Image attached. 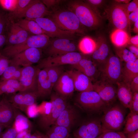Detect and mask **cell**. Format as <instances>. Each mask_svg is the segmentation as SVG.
Listing matches in <instances>:
<instances>
[{
    "label": "cell",
    "mask_w": 138,
    "mask_h": 138,
    "mask_svg": "<svg viewBox=\"0 0 138 138\" xmlns=\"http://www.w3.org/2000/svg\"><path fill=\"white\" fill-rule=\"evenodd\" d=\"M74 104L79 109L91 115L103 113L110 107L94 90L79 93Z\"/></svg>",
    "instance_id": "1"
},
{
    "label": "cell",
    "mask_w": 138,
    "mask_h": 138,
    "mask_svg": "<svg viewBox=\"0 0 138 138\" xmlns=\"http://www.w3.org/2000/svg\"><path fill=\"white\" fill-rule=\"evenodd\" d=\"M67 6L68 9L75 14L84 26L94 29L100 25L101 17L99 12L94 10L85 2L71 1L68 3Z\"/></svg>",
    "instance_id": "2"
},
{
    "label": "cell",
    "mask_w": 138,
    "mask_h": 138,
    "mask_svg": "<svg viewBox=\"0 0 138 138\" xmlns=\"http://www.w3.org/2000/svg\"><path fill=\"white\" fill-rule=\"evenodd\" d=\"M125 108L120 103L115 102L104 112L100 117L103 132L121 131L123 127L126 117Z\"/></svg>",
    "instance_id": "3"
},
{
    "label": "cell",
    "mask_w": 138,
    "mask_h": 138,
    "mask_svg": "<svg viewBox=\"0 0 138 138\" xmlns=\"http://www.w3.org/2000/svg\"><path fill=\"white\" fill-rule=\"evenodd\" d=\"M50 18L61 29L74 33L83 34L84 29L75 14L68 9H60L51 12Z\"/></svg>",
    "instance_id": "4"
},
{
    "label": "cell",
    "mask_w": 138,
    "mask_h": 138,
    "mask_svg": "<svg viewBox=\"0 0 138 138\" xmlns=\"http://www.w3.org/2000/svg\"><path fill=\"white\" fill-rule=\"evenodd\" d=\"M50 41V37L45 34L32 35L21 43L7 45L1 51L0 53L9 59L29 48H35L41 49L46 47Z\"/></svg>",
    "instance_id": "5"
},
{
    "label": "cell",
    "mask_w": 138,
    "mask_h": 138,
    "mask_svg": "<svg viewBox=\"0 0 138 138\" xmlns=\"http://www.w3.org/2000/svg\"><path fill=\"white\" fill-rule=\"evenodd\" d=\"M122 63L117 56L110 54L106 62L99 68V79L116 85L122 80Z\"/></svg>",
    "instance_id": "6"
},
{
    "label": "cell",
    "mask_w": 138,
    "mask_h": 138,
    "mask_svg": "<svg viewBox=\"0 0 138 138\" xmlns=\"http://www.w3.org/2000/svg\"><path fill=\"white\" fill-rule=\"evenodd\" d=\"M66 100L55 92H52L50 97V101L52 103L50 110L47 115L39 117V125L42 129L47 130L54 124L68 104Z\"/></svg>",
    "instance_id": "7"
},
{
    "label": "cell",
    "mask_w": 138,
    "mask_h": 138,
    "mask_svg": "<svg viewBox=\"0 0 138 138\" xmlns=\"http://www.w3.org/2000/svg\"><path fill=\"white\" fill-rule=\"evenodd\" d=\"M103 132L100 118L93 117L81 121L74 132L73 138H97Z\"/></svg>",
    "instance_id": "8"
},
{
    "label": "cell",
    "mask_w": 138,
    "mask_h": 138,
    "mask_svg": "<svg viewBox=\"0 0 138 138\" xmlns=\"http://www.w3.org/2000/svg\"><path fill=\"white\" fill-rule=\"evenodd\" d=\"M87 55L81 52H72L64 54L48 56L41 61L38 65L39 67L43 68L49 66H63L76 64L82 58Z\"/></svg>",
    "instance_id": "9"
},
{
    "label": "cell",
    "mask_w": 138,
    "mask_h": 138,
    "mask_svg": "<svg viewBox=\"0 0 138 138\" xmlns=\"http://www.w3.org/2000/svg\"><path fill=\"white\" fill-rule=\"evenodd\" d=\"M107 18L116 29L126 31L130 23L125 9L120 3L114 4L106 10Z\"/></svg>",
    "instance_id": "10"
},
{
    "label": "cell",
    "mask_w": 138,
    "mask_h": 138,
    "mask_svg": "<svg viewBox=\"0 0 138 138\" xmlns=\"http://www.w3.org/2000/svg\"><path fill=\"white\" fill-rule=\"evenodd\" d=\"M78 108L68 103L54 125L64 127L70 132L71 129L81 121Z\"/></svg>",
    "instance_id": "11"
},
{
    "label": "cell",
    "mask_w": 138,
    "mask_h": 138,
    "mask_svg": "<svg viewBox=\"0 0 138 138\" xmlns=\"http://www.w3.org/2000/svg\"><path fill=\"white\" fill-rule=\"evenodd\" d=\"M93 83V90L108 106H110L116 102L117 99L116 85L99 79Z\"/></svg>",
    "instance_id": "12"
},
{
    "label": "cell",
    "mask_w": 138,
    "mask_h": 138,
    "mask_svg": "<svg viewBox=\"0 0 138 138\" xmlns=\"http://www.w3.org/2000/svg\"><path fill=\"white\" fill-rule=\"evenodd\" d=\"M30 20L36 22L49 37L72 40L76 37L75 33L61 29L50 18L43 17Z\"/></svg>",
    "instance_id": "13"
},
{
    "label": "cell",
    "mask_w": 138,
    "mask_h": 138,
    "mask_svg": "<svg viewBox=\"0 0 138 138\" xmlns=\"http://www.w3.org/2000/svg\"><path fill=\"white\" fill-rule=\"evenodd\" d=\"M42 55L41 49L29 48L13 56L10 60L9 65L23 67L32 65L40 61Z\"/></svg>",
    "instance_id": "14"
},
{
    "label": "cell",
    "mask_w": 138,
    "mask_h": 138,
    "mask_svg": "<svg viewBox=\"0 0 138 138\" xmlns=\"http://www.w3.org/2000/svg\"><path fill=\"white\" fill-rule=\"evenodd\" d=\"M67 38H57L50 42L46 47L49 56L64 54L76 52L78 47L72 41Z\"/></svg>",
    "instance_id": "15"
},
{
    "label": "cell",
    "mask_w": 138,
    "mask_h": 138,
    "mask_svg": "<svg viewBox=\"0 0 138 138\" xmlns=\"http://www.w3.org/2000/svg\"><path fill=\"white\" fill-rule=\"evenodd\" d=\"M38 97L37 92L22 91L13 94L8 99L14 107L26 112L29 106L36 104Z\"/></svg>",
    "instance_id": "16"
},
{
    "label": "cell",
    "mask_w": 138,
    "mask_h": 138,
    "mask_svg": "<svg viewBox=\"0 0 138 138\" xmlns=\"http://www.w3.org/2000/svg\"><path fill=\"white\" fill-rule=\"evenodd\" d=\"M40 69L32 65L22 68L19 81L23 87L22 91L37 92L38 76Z\"/></svg>",
    "instance_id": "17"
},
{
    "label": "cell",
    "mask_w": 138,
    "mask_h": 138,
    "mask_svg": "<svg viewBox=\"0 0 138 138\" xmlns=\"http://www.w3.org/2000/svg\"><path fill=\"white\" fill-rule=\"evenodd\" d=\"M53 88L55 92L66 100L72 96L75 90L73 79L67 71L63 73Z\"/></svg>",
    "instance_id": "18"
},
{
    "label": "cell",
    "mask_w": 138,
    "mask_h": 138,
    "mask_svg": "<svg viewBox=\"0 0 138 138\" xmlns=\"http://www.w3.org/2000/svg\"><path fill=\"white\" fill-rule=\"evenodd\" d=\"M72 66L75 70L87 76L92 82H95L99 78V70L88 55L82 58L77 63Z\"/></svg>",
    "instance_id": "19"
},
{
    "label": "cell",
    "mask_w": 138,
    "mask_h": 138,
    "mask_svg": "<svg viewBox=\"0 0 138 138\" xmlns=\"http://www.w3.org/2000/svg\"><path fill=\"white\" fill-rule=\"evenodd\" d=\"M96 42V48L91 55L90 58L99 69L110 55V49L106 40L103 37H99Z\"/></svg>",
    "instance_id": "20"
},
{
    "label": "cell",
    "mask_w": 138,
    "mask_h": 138,
    "mask_svg": "<svg viewBox=\"0 0 138 138\" xmlns=\"http://www.w3.org/2000/svg\"><path fill=\"white\" fill-rule=\"evenodd\" d=\"M51 13L41 1L33 0L17 18L24 17L26 19H32L43 17L46 15H49Z\"/></svg>",
    "instance_id": "21"
},
{
    "label": "cell",
    "mask_w": 138,
    "mask_h": 138,
    "mask_svg": "<svg viewBox=\"0 0 138 138\" xmlns=\"http://www.w3.org/2000/svg\"><path fill=\"white\" fill-rule=\"evenodd\" d=\"M67 72L73 79L75 90L79 93L93 90V82L86 75L75 70Z\"/></svg>",
    "instance_id": "22"
},
{
    "label": "cell",
    "mask_w": 138,
    "mask_h": 138,
    "mask_svg": "<svg viewBox=\"0 0 138 138\" xmlns=\"http://www.w3.org/2000/svg\"><path fill=\"white\" fill-rule=\"evenodd\" d=\"M14 120V107L7 98L0 100V124L6 128L12 126Z\"/></svg>",
    "instance_id": "23"
},
{
    "label": "cell",
    "mask_w": 138,
    "mask_h": 138,
    "mask_svg": "<svg viewBox=\"0 0 138 138\" xmlns=\"http://www.w3.org/2000/svg\"><path fill=\"white\" fill-rule=\"evenodd\" d=\"M29 34L16 23H13L7 38V45H15L23 42L30 36Z\"/></svg>",
    "instance_id": "24"
},
{
    "label": "cell",
    "mask_w": 138,
    "mask_h": 138,
    "mask_svg": "<svg viewBox=\"0 0 138 138\" xmlns=\"http://www.w3.org/2000/svg\"><path fill=\"white\" fill-rule=\"evenodd\" d=\"M53 88L45 69H40L37 80V92L38 97H45L50 95Z\"/></svg>",
    "instance_id": "25"
},
{
    "label": "cell",
    "mask_w": 138,
    "mask_h": 138,
    "mask_svg": "<svg viewBox=\"0 0 138 138\" xmlns=\"http://www.w3.org/2000/svg\"><path fill=\"white\" fill-rule=\"evenodd\" d=\"M117 96L120 103L125 108H130L132 99L133 93L129 85L122 80L117 82Z\"/></svg>",
    "instance_id": "26"
},
{
    "label": "cell",
    "mask_w": 138,
    "mask_h": 138,
    "mask_svg": "<svg viewBox=\"0 0 138 138\" xmlns=\"http://www.w3.org/2000/svg\"><path fill=\"white\" fill-rule=\"evenodd\" d=\"M138 76V59L135 61L125 63L122 70V80L130 84L135 77Z\"/></svg>",
    "instance_id": "27"
},
{
    "label": "cell",
    "mask_w": 138,
    "mask_h": 138,
    "mask_svg": "<svg viewBox=\"0 0 138 138\" xmlns=\"http://www.w3.org/2000/svg\"><path fill=\"white\" fill-rule=\"evenodd\" d=\"M23 87L18 80L10 79L0 81V95L15 94L18 91H22Z\"/></svg>",
    "instance_id": "28"
},
{
    "label": "cell",
    "mask_w": 138,
    "mask_h": 138,
    "mask_svg": "<svg viewBox=\"0 0 138 138\" xmlns=\"http://www.w3.org/2000/svg\"><path fill=\"white\" fill-rule=\"evenodd\" d=\"M111 40L116 47H125L129 44L130 38L126 31L116 29L110 35Z\"/></svg>",
    "instance_id": "29"
},
{
    "label": "cell",
    "mask_w": 138,
    "mask_h": 138,
    "mask_svg": "<svg viewBox=\"0 0 138 138\" xmlns=\"http://www.w3.org/2000/svg\"><path fill=\"white\" fill-rule=\"evenodd\" d=\"M14 120L13 124L17 133L25 130H31L32 125L29 119L14 107Z\"/></svg>",
    "instance_id": "30"
},
{
    "label": "cell",
    "mask_w": 138,
    "mask_h": 138,
    "mask_svg": "<svg viewBox=\"0 0 138 138\" xmlns=\"http://www.w3.org/2000/svg\"><path fill=\"white\" fill-rule=\"evenodd\" d=\"M29 33L33 35L45 34V32L35 21L25 18L18 20L16 23Z\"/></svg>",
    "instance_id": "31"
},
{
    "label": "cell",
    "mask_w": 138,
    "mask_h": 138,
    "mask_svg": "<svg viewBox=\"0 0 138 138\" xmlns=\"http://www.w3.org/2000/svg\"><path fill=\"white\" fill-rule=\"evenodd\" d=\"M138 130V114L130 112L126 117L122 132L125 135Z\"/></svg>",
    "instance_id": "32"
},
{
    "label": "cell",
    "mask_w": 138,
    "mask_h": 138,
    "mask_svg": "<svg viewBox=\"0 0 138 138\" xmlns=\"http://www.w3.org/2000/svg\"><path fill=\"white\" fill-rule=\"evenodd\" d=\"M96 42L91 38L85 37L79 42L78 48L82 53L86 55H91L96 48Z\"/></svg>",
    "instance_id": "33"
},
{
    "label": "cell",
    "mask_w": 138,
    "mask_h": 138,
    "mask_svg": "<svg viewBox=\"0 0 138 138\" xmlns=\"http://www.w3.org/2000/svg\"><path fill=\"white\" fill-rule=\"evenodd\" d=\"M46 138H69L70 132L66 128L53 125L47 130Z\"/></svg>",
    "instance_id": "34"
},
{
    "label": "cell",
    "mask_w": 138,
    "mask_h": 138,
    "mask_svg": "<svg viewBox=\"0 0 138 138\" xmlns=\"http://www.w3.org/2000/svg\"><path fill=\"white\" fill-rule=\"evenodd\" d=\"M43 68L46 70L48 77L53 87L64 72L63 66H49Z\"/></svg>",
    "instance_id": "35"
},
{
    "label": "cell",
    "mask_w": 138,
    "mask_h": 138,
    "mask_svg": "<svg viewBox=\"0 0 138 138\" xmlns=\"http://www.w3.org/2000/svg\"><path fill=\"white\" fill-rule=\"evenodd\" d=\"M116 52L117 56L122 62L134 61L138 59L125 47H116Z\"/></svg>",
    "instance_id": "36"
},
{
    "label": "cell",
    "mask_w": 138,
    "mask_h": 138,
    "mask_svg": "<svg viewBox=\"0 0 138 138\" xmlns=\"http://www.w3.org/2000/svg\"><path fill=\"white\" fill-rule=\"evenodd\" d=\"M33 0H18L16 10L9 14L10 18H17L18 16L22 13L32 2Z\"/></svg>",
    "instance_id": "37"
},
{
    "label": "cell",
    "mask_w": 138,
    "mask_h": 138,
    "mask_svg": "<svg viewBox=\"0 0 138 138\" xmlns=\"http://www.w3.org/2000/svg\"><path fill=\"white\" fill-rule=\"evenodd\" d=\"M18 0H0V5L4 9L13 12L16 9Z\"/></svg>",
    "instance_id": "38"
},
{
    "label": "cell",
    "mask_w": 138,
    "mask_h": 138,
    "mask_svg": "<svg viewBox=\"0 0 138 138\" xmlns=\"http://www.w3.org/2000/svg\"><path fill=\"white\" fill-rule=\"evenodd\" d=\"M20 67L9 65L1 76L0 81L11 79L17 70Z\"/></svg>",
    "instance_id": "39"
},
{
    "label": "cell",
    "mask_w": 138,
    "mask_h": 138,
    "mask_svg": "<svg viewBox=\"0 0 138 138\" xmlns=\"http://www.w3.org/2000/svg\"><path fill=\"white\" fill-rule=\"evenodd\" d=\"M100 136L101 138H127L125 135L121 131H106Z\"/></svg>",
    "instance_id": "40"
},
{
    "label": "cell",
    "mask_w": 138,
    "mask_h": 138,
    "mask_svg": "<svg viewBox=\"0 0 138 138\" xmlns=\"http://www.w3.org/2000/svg\"><path fill=\"white\" fill-rule=\"evenodd\" d=\"M6 128L0 138H15L17 132L13 124L12 126Z\"/></svg>",
    "instance_id": "41"
},
{
    "label": "cell",
    "mask_w": 138,
    "mask_h": 138,
    "mask_svg": "<svg viewBox=\"0 0 138 138\" xmlns=\"http://www.w3.org/2000/svg\"><path fill=\"white\" fill-rule=\"evenodd\" d=\"M121 4L125 9L128 16L130 13L138 8V0H133L126 4Z\"/></svg>",
    "instance_id": "42"
},
{
    "label": "cell",
    "mask_w": 138,
    "mask_h": 138,
    "mask_svg": "<svg viewBox=\"0 0 138 138\" xmlns=\"http://www.w3.org/2000/svg\"><path fill=\"white\" fill-rule=\"evenodd\" d=\"M10 60L0 53V76L9 65Z\"/></svg>",
    "instance_id": "43"
},
{
    "label": "cell",
    "mask_w": 138,
    "mask_h": 138,
    "mask_svg": "<svg viewBox=\"0 0 138 138\" xmlns=\"http://www.w3.org/2000/svg\"><path fill=\"white\" fill-rule=\"evenodd\" d=\"M129 109L130 112L138 114V92L133 94L131 105Z\"/></svg>",
    "instance_id": "44"
},
{
    "label": "cell",
    "mask_w": 138,
    "mask_h": 138,
    "mask_svg": "<svg viewBox=\"0 0 138 138\" xmlns=\"http://www.w3.org/2000/svg\"><path fill=\"white\" fill-rule=\"evenodd\" d=\"M25 113L29 118L35 117L39 115L37 106L35 104L29 106L27 108Z\"/></svg>",
    "instance_id": "45"
},
{
    "label": "cell",
    "mask_w": 138,
    "mask_h": 138,
    "mask_svg": "<svg viewBox=\"0 0 138 138\" xmlns=\"http://www.w3.org/2000/svg\"><path fill=\"white\" fill-rule=\"evenodd\" d=\"M7 21L6 16L0 12V34H3L7 26Z\"/></svg>",
    "instance_id": "46"
},
{
    "label": "cell",
    "mask_w": 138,
    "mask_h": 138,
    "mask_svg": "<svg viewBox=\"0 0 138 138\" xmlns=\"http://www.w3.org/2000/svg\"><path fill=\"white\" fill-rule=\"evenodd\" d=\"M103 1L102 0H88L86 1L85 2L94 10L99 12L97 8L102 3Z\"/></svg>",
    "instance_id": "47"
},
{
    "label": "cell",
    "mask_w": 138,
    "mask_h": 138,
    "mask_svg": "<svg viewBox=\"0 0 138 138\" xmlns=\"http://www.w3.org/2000/svg\"><path fill=\"white\" fill-rule=\"evenodd\" d=\"M129 86L133 94L138 92V76L132 80L129 84Z\"/></svg>",
    "instance_id": "48"
},
{
    "label": "cell",
    "mask_w": 138,
    "mask_h": 138,
    "mask_svg": "<svg viewBox=\"0 0 138 138\" xmlns=\"http://www.w3.org/2000/svg\"><path fill=\"white\" fill-rule=\"evenodd\" d=\"M41 1L48 9L59 4L62 1L57 0H43Z\"/></svg>",
    "instance_id": "49"
},
{
    "label": "cell",
    "mask_w": 138,
    "mask_h": 138,
    "mask_svg": "<svg viewBox=\"0 0 138 138\" xmlns=\"http://www.w3.org/2000/svg\"><path fill=\"white\" fill-rule=\"evenodd\" d=\"M128 18L130 24L131 22L134 23L138 20V8L129 14Z\"/></svg>",
    "instance_id": "50"
},
{
    "label": "cell",
    "mask_w": 138,
    "mask_h": 138,
    "mask_svg": "<svg viewBox=\"0 0 138 138\" xmlns=\"http://www.w3.org/2000/svg\"><path fill=\"white\" fill-rule=\"evenodd\" d=\"M31 134V130H23L18 133L15 138H29Z\"/></svg>",
    "instance_id": "51"
},
{
    "label": "cell",
    "mask_w": 138,
    "mask_h": 138,
    "mask_svg": "<svg viewBox=\"0 0 138 138\" xmlns=\"http://www.w3.org/2000/svg\"><path fill=\"white\" fill-rule=\"evenodd\" d=\"M125 47L138 59V47L131 44H128Z\"/></svg>",
    "instance_id": "52"
},
{
    "label": "cell",
    "mask_w": 138,
    "mask_h": 138,
    "mask_svg": "<svg viewBox=\"0 0 138 138\" xmlns=\"http://www.w3.org/2000/svg\"><path fill=\"white\" fill-rule=\"evenodd\" d=\"M22 68L19 67L16 71L14 75L11 79L19 81L21 75Z\"/></svg>",
    "instance_id": "53"
},
{
    "label": "cell",
    "mask_w": 138,
    "mask_h": 138,
    "mask_svg": "<svg viewBox=\"0 0 138 138\" xmlns=\"http://www.w3.org/2000/svg\"><path fill=\"white\" fill-rule=\"evenodd\" d=\"M129 44L138 47V35L137 34L130 38Z\"/></svg>",
    "instance_id": "54"
},
{
    "label": "cell",
    "mask_w": 138,
    "mask_h": 138,
    "mask_svg": "<svg viewBox=\"0 0 138 138\" xmlns=\"http://www.w3.org/2000/svg\"><path fill=\"white\" fill-rule=\"evenodd\" d=\"M29 138H46L45 134L37 131L31 134Z\"/></svg>",
    "instance_id": "55"
},
{
    "label": "cell",
    "mask_w": 138,
    "mask_h": 138,
    "mask_svg": "<svg viewBox=\"0 0 138 138\" xmlns=\"http://www.w3.org/2000/svg\"><path fill=\"white\" fill-rule=\"evenodd\" d=\"M127 138H138V130L127 135Z\"/></svg>",
    "instance_id": "56"
},
{
    "label": "cell",
    "mask_w": 138,
    "mask_h": 138,
    "mask_svg": "<svg viewBox=\"0 0 138 138\" xmlns=\"http://www.w3.org/2000/svg\"><path fill=\"white\" fill-rule=\"evenodd\" d=\"M6 40L7 38L5 35L0 34V48L6 42Z\"/></svg>",
    "instance_id": "57"
},
{
    "label": "cell",
    "mask_w": 138,
    "mask_h": 138,
    "mask_svg": "<svg viewBox=\"0 0 138 138\" xmlns=\"http://www.w3.org/2000/svg\"><path fill=\"white\" fill-rule=\"evenodd\" d=\"M133 31L135 33H138V20L134 23L133 29Z\"/></svg>",
    "instance_id": "58"
},
{
    "label": "cell",
    "mask_w": 138,
    "mask_h": 138,
    "mask_svg": "<svg viewBox=\"0 0 138 138\" xmlns=\"http://www.w3.org/2000/svg\"><path fill=\"white\" fill-rule=\"evenodd\" d=\"M130 0H116L115 1L118 3L126 4L129 3Z\"/></svg>",
    "instance_id": "59"
},
{
    "label": "cell",
    "mask_w": 138,
    "mask_h": 138,
    "mask_svg": "<svg viewBox=\"0 0 138 138\" xmlns=\"http://www.w3.org/2000/svg\"><path fill=\"white\" fill-rule=\"evenodd\" d=\"M5 128L4 126L0 124V137Z\"/></svg>",
    "instance_id": "60"
},
{
    "label": "cell",
    "mask_w": 138,
    "mask_h": 138,
    "mask_svg": "<svg viewBox=\"0 0 138 138\" xmlns=\"http://www.w3.org/2000/svg\"><path fill=\"white\" fill-rule=\"evenodd\" d=\"M97 138H101V137L100 136H99Z\"/></svg>",
    "instance_id": "61"
}]
</instances>
